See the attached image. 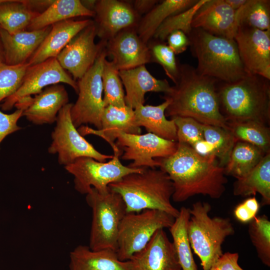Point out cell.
<instances>
[{
  "label": "cell",
  "instance_id": "cell-1",
  "mask_svg": "<svg viewBox=\"0 0 270 270\" xmlns=\"http://www.w3.org/2000/svg\"><path fill=\"white\" fill-rule=\"evenodd\" d=\"M158 160L160 168L172 182L174 202H183L197 194L218 199L226 190L228 180L224 168L214 156H201L190 145L178 142L173 154Z\"/></svg>",
  "mask_w": 270,
  "mask_h": 270
},
{
  "label": "cell",
  "instance_id": "cell-2",
  "mask_svg": "<svg viewBox=\"0 0 270 270\" xmlns=\"http://www.w3.org/2000/svg\"><path fill=\"white\" fill-rule=\"evenodd\" d=\"M218 82L201 74L189 64H180L177 82L162 97L170 101L166 116L192 118L202 124L229 130L220 110Z\"/></svg>",
  "mask_w": 270,
  "mask_h": 270
},
{
  "label": "cell",
  "instance_id": "cell-3",
  "mask_svg": "<svg viewBox=\"0 0 270 270\" xmlns=\"http://www.w3.org/2000/svg\"><path fill=\"white\" fill-rule=\"evenodd\" d=\"M220 113L227 122L270 121V80L246 74L230 82L217 84Z\"/></svg>",
  "mask_w": 270,
  "mask_h": 270
},
{
  "label": "cell",
  "instance_id": "cell-4",
  "mask_svg": "<svg viewBox=\"0 0 270 270\" xmlns=\"http://www.w3.org/2000/svg\"><path fill=\"white\" fill-rule=\"evenodd\" d=\"M108 188L122 196L126 212L158 210L175 218L179 214L180 210L171 202L172 182L160 168H144L140 172L129 174L110 184Z\"/></svg>",
  "mask_w": 270,
  "mask_h": 270
},
{
  "label": "cell",
  "instance_id": "cell-5",
  "mask_svg": "<svg viewBox=\"0 0 270 270\" xmlns=\"http://www.w3.org/2000/svg\"><path fill=\"white\" fill-rule=\"evenodd\" d=\"M192 54L198 60L196 70L220 82L236 81L247 73L240 59L236 42L192 28L188 36Z\"/></svg>",
  "mask_w": 270,
  "mask_h": 270
},
{
  "label": "cell",
  "instance_id": "cell-6",
  "mask_svg": "<svg viewBox=\"0 0 270 270\" xmlns=\"http://www.w3.org/2000/svg\"><path fill=\"white\" fill-rule=\"evenodd\" d=\"M212 209L208 202L198 201L190 208L187 231L192 250L200 260L203 270H210L223 254L222 245L235 230L230 218L209 214Z\"/></svg>",
  "mask_w": 270,
  "mask_h": 270
},
{
  "label": "cell",
  "instance_id": "cell-7",
  "mask_svg": "<svg viewBox=\"0 0 270 270\" xmlns=\"http://www.w3.org/2000/svg\"><path fill=\"white\" fill-rule=\"evenodd\" d=\"M86 200L92 210L88 246L94 250L116 251L120 225L126 213L122 196L110 190L101 194L92 188Z\"/></svg>",
  "mask_w": 270,
  "mask_h": 270
},
{
  "label": "cell",
  "instance_id": "cell-8",
  "mask_svg": "<svg viewBox=\"0 0 270 270\" xmlns=\"http://www.w3.org/2000/svg\"><path fill=\"white\" fill-rule=\"evenodd\" d=\"M175 218L158 210L126 212L119 227L116 252L118 259L128 260L147 244L159 229L169 228Z\"/></svg>",
  "mask_w": 270,
  "mask_h": 270
},
{
  "label": "cell",
  "instance_id": "cell-9",
  "mask_svg": "<svg viewBox=\"0 0 270 270\" xmlns=\"http://www.w3.org/2000/svg\"><path fill=\"white\" fill-rule=\"evenodd\" d=\"M120 153H114L108 162H100L90 157H80L64 166L74 176V188L82 194H88L92 188L101 194L108 192V185L133 172H140L144 168H134L124 166L120 161Z\"/></svg>",
  "mask_w": 270,
  "mask_h": 270
},
{
  "label": "cell",
  "instance_id": "cell-10",
  "mask_svg": "<svg viewBox=\"0 0 270 270\" xmlns=\"http://www.w3.org/2000/svg\"><path fill=\"white\" fill-rule=\"evenodd\" d=\"M107 56L106 46L92 66L76 82L78 98L70 110L72 120L76 128L84 124L94 125L96 130L102 128L101 119L105 108L102 96V72Z\"/></svg>",
  "mask_w": 270,
  "mask_h": 270
},
{
  "label": "cell",
  "instance_id": "cell-11",
  "mask_svg": "<svg viewBox=\"0 0 270 270\" xmlns=\"http://www.w3.org/2000/svg\"><path fill=\"white\" fill-rule=\"evenodd\" d=\"M72 104L68 103L59 111L56 126L51 134L52 142L48 152L58 154V162L64 166L80 157H90L102 162L112 159L113 155L100 153L79 133L71 118Z\"/></svg>",
  "mask_w": 270,
  "mask_h": 270
},
{
  "label": "cell",
  "instance_id": "cell-12",
  "mask_svg": "<svg viewBox=\"0 0 270 270\" xmlns=\"http://www.w3.org/2000/svg\"><path fill=\"white\" fill-rule=\"evenodd\" d=\"M115 144L122 152V159L132 160L128 166L134 168H160V162L154 158H168L178 148V142L162 138L150 132L134 134L122 132Z\"/></svg>",
  "mask_w": 270,
  "mask_h": 270
},
{
  "label": "cell",
  "instance_id": "cell-13",
  "mask_svg": "<svg viewBox=\"0 0 270 270\" xmlns=\"http://www.w3.org/2000/svg\"><path fill=\"white\" fill-rule=\"evenodd\" d=\"M59 83L68 84L78 93L76 81L60 66L56 58L29 66L20 86L3 101L0 105L2 109L4 111L10 110L20 100L37 94L46 88Z\"/></svg>",
  "mask_w": 270,
  "mask_h": 270
},
{
  "label": "cell",
  "instance_id": "cell-14",
  "mask_svg": "<svg viewBox=\"0 0 270 270\" xmlns=\"http://www.w3.org/2000/svg\"><path fill=\"white\" fill-rule=\"evenodd\" d=\"M96 29L94 20L78 33L56 58L60 66L76 81L82 78L95 62L106 42L96 44Z\"/></svg>",
  "mask_w": 270,
  "mask_h": 270
},
{
  "label": "cell",
  "instance_id": "cell-15",
  "mask_svg": "<svg viewBox=\"0 0 270 270\" xmlns=\"http://www.w3.org/2000/svg\"><path fill=\"white\" fill-rule=\"evenodd\" d=\"M234 39L246 72L270 80V30L238 26Z\"/></svg>",
  "mask_w": 270,
  "mask_h": 270
},
{
  "label": "cell",
  "instance_id": "cell-16",
  "mask_svg": "<svg viewBox=\"0 0 270 270\" xmlns=\"http://www.w3.org/2000/svg\"><path fill=\"white\" fill-rule=\"evenodd\" d=\"M96 36L107 42L123 30L136 28L140 16L129 2L98 0L94 9Z\"/></svg>",
  "mask_w": 270,
  "mask_h": 270
},
{
  "label": "cell",
  "instance_id": "cell-17",
  "mask_svg": "<svg viewBox=\"0 0 270 270\" xmlns=\"http://www.w3.org/2000/svg\"><path fill=\"white\" fill-rule=\"evenodd\" d=\"M68 103L66 88L56 84L46 88L34 98L30 96L20 100L14 106L23 110L22 116L35 124L41 125L56 122L59 111Z\"/></svg>",
  "mask_w": 270,
  "mask_h": 270
},
{
  "label": "cell",
  "instance_id": "cell-18",
  "mask_svg": "<svg viewBox=\"0 0 270 270\" xmlns=\"http://www.w3.org/2000/svg\"><path fill=\"white\" fill-rule=\"evenodd\" d=\"M107 55L120 71L133 68L152 62L148 44L138 36L136 28L122 30L106 42Z\"/></svg>",
  "mask_w": 270,
  "mask_h": 270
},
{
  "label": "cell",
  "instance_id": "cell-19",
  "mask_svg": "<svg viewBox=\"0 0 270 270\" xmlns=\"http://www.w3.org/2000/svg\"><path fill=\"white\" fill-rule=\"evenodd\" d=\"M128 260L132 270H182L172 242L162 228Z\"/></svg>",
  "mask_w": 270,
  "mask_h": 270
},
{
  "label": "cell",
  "instance_id": "cell-20",
  "mask_svg": "<svg viewBox=\"0 0 270 270\" xmlns=\"http://www.w3.org/2000/svg\"><path fill=\"white\" fill-rule=\"evenodd\" d=\"M192 26L214 36L234 39L238 27L236 10L225 0H207L195 14Z\"/></svg>",
  "mask_w": 270,
  "mask_h": 270
},
{
  "label": "cell",
  "instance_id": "cell-21",
  "mask_svg": "<svg viewBox=\"0 0 270 270\" xmlns=\"http://www.w3.org/2000/svg\"><path fill=\"white\" fill-rule=\"evenodd\" d=\"M102 128L94 130L82 126L78 130L82 136L94 134L101 137L108 142L114 153L122 154L116 145L115 140L120 132L140 134V128L135 122L134 109L127 106L118 107L114 106H106L101 119Z\"/></svg>",
  "mask_w": 270,
  "mask_h": 270
},
{
  "label": "cell",
  "instance_id": "cell-22",
  "mask_svg": "<svg viewBox=\"0 0 270 270\" xmlns=\"http://www.w3.org/2000/svg\"><path fill=\"white\" fill-rule=\"evenodd\" d=\"M119 75L126 94V104L134 109L144 104V96L148 92L170 93L172 86L166 80H158L152 76L145 65L119 71Z\"/></svg>",
  "mask_w": 270,
  "mask_h": 270
},
{
  "label": "cell",
  "instance_id": "cell-23",
  "mask_svg": "<svg viewBox=\"0 0 270 270\" xmlns=\"http://www.w3.org/2000/svg\"><path fill=\"white\" fill-rule=\"evenodd\" d=\"M51 28L52 26L40 30H24L12 34L0 28L4 63L14 66L28 62Z\"/></svg>",
  "mask_w": 270,
  "mask_h": 270
},
{
  "label": "cell",
  "instance_id": "cell-24",
  "mask_svg": "<svg viewBox=\"0 0 270 270\" xmlns=\"http://www.w3.org/2000/svg\"><path fill=\"white\" fill-rule=\"evenodd\" d=\"M92 21L90 18L70 19L52 24L50 32L28 63L32 66L56 58L68 42Z\"/></svg>",
  "mask_w": 270,
  "mask_h": 270
},
{
  "label": "cell",
  "instance_id": "cell-25",
  "mask_svg": "<svg viewBox=\"0 0 270 270\" xmlns=\"http://www.w3.org/2000/svg\"><path fill=\"white\" fill-rule=\"evenodd\" d=\"M70 270H132L130 260H120L110 249L94 250L79 245L70 252Z\"/></svg>",
  "mask_w": 270,
  "mask_h": 270
},
{
  "label": "cell",
  "instance_id": "cell-26",
  "mask_svg": "<svg viewBox=\"0 0 270 270\" xmlns=\"http://www.w3.org/2000/svg\"><path fill=\"white\" fill-rule=\"evenodd\" d=\"M158 106L140 104L134 109L136 125L144 127L148 132L162 138L177 142V130L172 119L166 118V110L170 104L168 98Z\"/></svg>",
  "mask_w": 270,
  "mask_h": 270
},
{
  "label": "cell",
  "instance_id": "cell-27",
  "mask_svg": "<svg viewBox=\"0 0 270 270\" xmlns=\"http://www.w3.org/2000/svg\"><path fill=\"white\" fill-rule=\"evenodd\" d=\"M262 196V205L270 204V152L265 154L260 162L245 176L236 178L234 184L236 196Z\"/></svg>",
  "mask_w": 270,
  "mask_h": 270
},
{
  "label": "cell",
  "instance_id": "cell-28",
  "mask_svg": "<svg viewBox=\"0 0 270 270\" xmlns=\"http://www.w3.org/2000/svg\"><path fill=\"white\" fill-rule=\"evenodd\" d=\"M198 0H164L158 2L140 18L136 28L139 37L146 44L151 40L160 24L168 17L194 5Z\"/></svg>",
  "mask_w": 270,
  "mask_h": 270
},
{
  "label": "cell",
  "instance_id": "cell-29",
  "mask_svg": "<svg viewBox=\"0 0 270 270\" xmlns=\"http://www.w3.org/2000/svg\"><path fill=\"white\" fill-rule=\"evenodd\" d=\"M94 12L86 8L80 0H55L32 20L26 30L43 28L76 17H94Z\"/></svg>",
  "mask_w": 270,
  "mask_h": 270
},
{
  "label": "cell",
  "instance_id": "cell-30",
  "mask_svg": "<svg viewBox=\"0 0 270 270\" xmlns=\"http://www.w3.org/2000/svg\"><path fill=\"white\" fill-rule=\"evenodd\" d=\"M179 210L178 216L168 228L172 238V242L182 270H198L188 236L190 208L182 206Z\"/></svg>",
  "mask_w": 270,
  "mask_h": 270
},
{
  "label": "cell",
  "instance_id": "cell-31",
  "mask_svg": "<svg viewBox=\"0 0 270 270\" xmlns=\"http://www.w3.org/2000/svg\"><path fill=\"white\" fill-rule=\"evenodd\" d=\"M266 154L252 144L241 141L236 142L224 167L226 175L236 178L245 176L258 165Z\"/></svg>",
  "mask_w": 270,
  "mask_h": 270
},
{
  "label": "cell",
  "instance_id": "cell-32",
  "mask_svg": "<svg viewBox=\"0 0 270 270\" xmlns=\"http://www.w3.org/2000/svg\"><path fill=\"white\" fill-rule=\"evenodd\" d=\"M38 14L24 0H2L0 2V28L10 34L26 30Z\"/></svg>",
  "mask_w": 270,
  "mask_h": 270
},
{
  "label": "cell",
  "instance_id": "cell-33",
  "mask_svg": "<svg viewBox=\"0 0 270 270\" xmlns=\"http://www.w3.org/2000/svg\"><path fill=\"white\" fill-rule=\"evenodd\" d=\"M236 142H248L265 154L270 152V130L268 125L256 121L228 122Z\"/></svg>",
  "mask_w": 270,
  "mask_h": 270
},
{
  "label": "cell",
  "instance_id": "cell-34",
  "mask_svg": "<svg viewBox=\"0 0 270 270\" xmlns=\"http://www.w3.org/2000/svg\"><path fill=\"white\" fill-rule=\"evenodd\" d=\"M236 12L238 26L270 30V0H247Z\"/></svg>",
  "mask_w": 270,
  "mask_h": 270
},
{
  "label": "cell",
  "instance_id": "cell-35",
  "mask_svg": "<svg viewBox=\"0 0 270 270\" xmlns=\"http://www.w3.org/2000/svg\"><path fill=\"white\" fill-rule=\"evenodd\" d=\"M102 83L104 96L103 101L105 107L114 106L118 107L126 106L125 94L119 70L112 62L106 59L102 72Z\"/></svg>",
  "mask_w": 270,
  "mask_h": 270
},
{
  "label": "cell",
  "instance_id": "cell-36",
  "mask_svg": "<svg viewBox=\"0 0 270 270\" xmlns=\"http://www.w3.org/2000/svg\"><path fill=\"white\" fill-rule=\"evenodd\" d=\"M202 128L204 139L213 147L219 164L224 167L236 143L233 135L229 130L218 126L202 124Z\"/></svg>",
  "mask_w": 270,
  "mask_h": 270
},
{
  "label": "cell",
  "instance_id": "cell-37",
  "mask_svg": "<svg viewBox=\"0 0 270 270\" xmlns=\"http://www.w3.org/2000/svg\"><path fill=\"white\" fill-rule=\"evenodd\" d=\"M250 241L263 264L270 266V221L265 214L256 216L248 223Z\"/></svg>",
  "mask_w": 270,
  "mask_h": 270
},
{
  "label": "cell",
  "instance_id": "cell-38",
  "mask_svg": "<svg viewBox=\"0 0 270 270\" xmlns=\"http://www.w3.org/2000/svg\"><path fill=\"white\" fill-rule=\"evenodd\" d=\"M206 0H198L192 6L167 18L157 29L153 38L164 42L176 30H182L188 36L192 29V22L195 14Z\"/></svg>",
  "mask_w": 270,
  "mask_h": 270
},
{
  "label": "cell",
  "instance_id": "cell-39",
  "mask_svg": "<svg viewBox=\"0 0 270 270\" xmlns=\"http://www.w3.org/2000/svg\"><path fill=\"white\" fill-rule=\"evenodd\" d=\"M152 62L158 63L163 68L166 75L174 82L178 81L180 72V64L176 54L167 44L154 39L148 43Z\"/></svg>",
  "mask_w": 270,
  "mask_h": 270
},
{
  "label": "cell",
  "instance_id": "cell-40",
  "mask_svg": "<svg viewBox=\"0 0 270 270\" xmlns=\"http://www.w3.org/2000/svg\"><path fill=\"white\" fill-rule=\"evenodd\" d=\"M29 66L28 62L14 66L0 63V105L20 86Z\"/></svg>",
  "mask_w": 270,
  "mask_h": 270
},
{
  "label": "cell",
  "instance_id": "cell-41",
  "mask_svg": "<svg viewBox=\"0 0 270 270\" xmlns=\"http://www.w3.org/2000/svg\"><path fill=\"white\" fill-rule=\"evenodd\" d=\"M171 118L176 127L178 142L191 146L204 140L202 124L189 117L174 116Z\"/></svg>",
  "mask_w": 270,
  "mask_h": 270
},
{
  "label": "cell",
  "instance_id": "cell-42",
  "mask_svg": "<svg viewBox=\"0 0 270 270\" xmlns=\"http://www.w3.org/2000/svg\"><path fill=\"white\" fill-rule=\"evenodd\" d=\"M260 204L255 196L248 198L237 205L234 211L235 218L243 224L249 223L256 216Z\"/></svg>",
  "mask_w": 270,
  "mask_h": 270
},
{
  "label": "cell",
  "instance_id": "cell-43",
  "mask_svg": "<svg viewBox=\"0 0 270 270\" xmlns=\"http://www.w3.org/2000/svg\"><path fill=\"white\" fill-rule=\"evenodd\" d=\"M22 112L21 109H16L7 114L0 110V144L8 135L22 129L18 125V121L22 116Z\"/></svg>",
  "mask_w": 270,
  "mask_h": 270
},
{
  "label": "cell",
  "instance_id": "cell-44",
  "mask_svg": "<svg viewBox=\"0 0 270 270\" xmlns=\"http://www.w3.org/2000/svg\"><path fill=\"white\" fill-rule=\"evenodd\" d=\"M166 40L168 41V46L175 54L184 52L190 45V40L188 36L180 30H176L171 32Z\"/></svg>",
  "mask_w": 270,
  "mask_h": 270
},
{
  "label": "cell",
  "instance_id": "cell-45",
  "mask_svg": "<svg viewBox=\"0 0 270 270\" xmlns=\"http://www.w3.org/2000/svg\"><path fill=\"white\" fill-rule=\"evenodd\" d=\"M238 258L237 252L224 253L210 270H244L238 264Z\"/></svg>",
  "mask_w": 270,
  "mask_h": 270
},
{
  "label": "cell",
  "instance_id": "cell-46",
  "mask_svg": "<svg viewBox=\"0 0 270 270\" xmlns=\"http://www.w3.org/2000/svg\"><path fill=\"white\" fill-rule=\"evenodd\" d=\"M158 2V0H136L132 4L136 12L140 16L150 12Z\"/></svg>",
  "mask_w": 270,
  "mask_h": 270
},
{
  "label": "cell",
  "instance_id": "cell-47",
  "mask_svg": "<svg viewBox=\"0 0 270 270\" xmlns=\"http://www.w3.org/2000/svg\"><path fill=\"white\" fill-rule=\"evenodd\" d=\"M190 146L201 156H216L213 147L204 139L196 142Z\"/></svg>",
  "mask_w": 270,
  "mask_h": 270
},
{
  "label": "cell",
  "instance_id": "cell-48",
  "mask_svg": "<svg viewBox=\"0 0 270 270\" xmlns=\"http://www.w3.org/2000/svg\"><path fill=\"white\" fill-rule=\"evenodd\" d=\"M24 1L30 9L40 14L48 8L54 0H24Z\"/></svg>",
  "mask_w": 270,
  "mask_h": 270
},
{
  "label": "cell",
  "instance_id": "cell-49",
  "mask_svg": "<svg viewBox=\"0 0 270 270\" xmlns=\"http://www.w3.org/2000/svg\"><path fill=\"white\" fill-rule=\"evenodd\" d=\"M226 2L234 10L240 9L247 0H225Z\"/></svg>",
  "mask_w": 270,
  "mask_h": 270
},
{
  "label": "cell",
  "instance_id": "cell-50",
  "mask_svg": "<svg viewBox=\"0 0 270 270\" xmlns=\"http://www.w3.org/2000/svg\"><path fill=\"white\" fill-rule=\"evenodd\" d=\"M4 62V50L0 38V63Z\"/></svg>",
  "mask_w": 270,
  "mask_h": 270
},
{
  "label": "cell",
  "instance_id": "cell-51",
  "mask_svg": "<svg viewBox=\"0 0 270 270\" xmlns=\"http://www.w3.org/2000/svg\"><path fill=\"white\" fill-rule=\"evenodd\" d=\"M2 0H0V2H2Z\"/></svg>",
  "mask_w": 270,
  "mask_h": 270
}]
</instances>
